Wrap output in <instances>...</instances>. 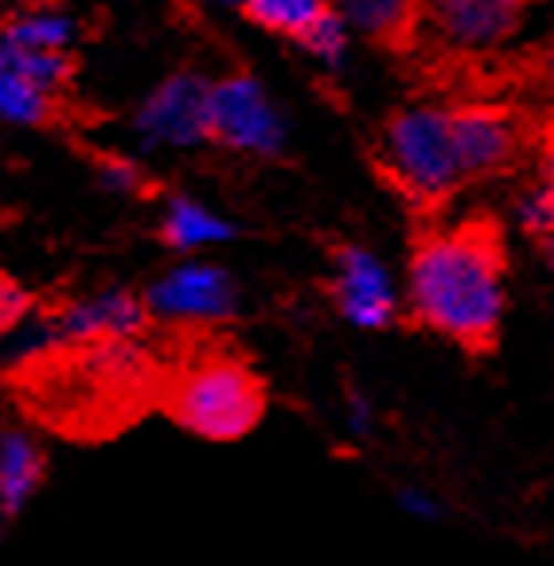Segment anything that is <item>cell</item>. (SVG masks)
Instances as JSON below:
<instances>
[{"label": "cell", "instance_id": "18", "mask_svg": "<svg viewBox=\"0 0 554 566\" xmlns=\"http://www.w3.org/2000/svg\"><path fill=\"white\" fill-rule=\"evenodd\" d=\"M301 48L313 59H321V63H328V67H336L339 59H344V51H348V20L339 17L336 9H328L316 20L313 32L301 40Z\"/></svg>", "mask_w": 554, "mask_h": 566}, {"label": "cell", "instance_id": "8", "mask_svg": "<svg viewBox=\"0 0 554 566\" xmlns=\"http://www.w3.org/2000/svg\"><path fill=\"white\" fill-rule=\"evenodd\" d=\"M149 305L184 321H219L234 308V285L216 266H184L149 293Z\"/></svg>", "mask_w": 554, "mask_h": 566}, {"label": "cell", "instance_id": "17", "mask_svg": "<svg viewBox=\"0 0 554 566\" xmlns=\"http://www.w3.org/2000/svg\"><path fill=\"white\" fill-rule=\"evenodd\" d=\"M219 239H231V227L219 223L216 216H207L199 203L188 200H173V211H168V223H165V242L168 247H203V242H219Z\"/></svg>", "mask_w": 554, "mask_h": 566}, {"label": "cell", "instance_id": "24", "mask_svg": "<svg viewBox=\"0 0 554 566\" xmlns=\"http://www.w3.org/2000/svg\"><path fill=\"white\" fill-rule=\"evenodd\" d=\"M551 262H554V242H551Z\"/></svg>", "mask_w": 554, "mask_h": 566}, {"label": "cell", "instance_id": "10", "mask_svg": "<svg viewBox=\"0 0 554 566\" xmlns=\"http://www.w3.org/2000/svg\"><path fill=\"white\" fill-rule=\"evenodd\" d=\"M332 9L364 40L383 43V48H403L422 24L426 0H332Z\"/></svg>", "mask_w": 554, "mask_h": 566}, {"label": "cell", "instance_id": "4", "mask_svg": "<svg viewBox=\"0 0 554 566\" xmlns=\"http://www.w3.org/2000/svg\"><path fill=\"white\" fill-rule=\"evenodd\" d=\"M207 137L227 145V149L270 157V153H278L285 145V125L258 78L227 75L219 83H211Z\"/></svg>", "mask_w": 554, "mask_h": 566}, {"label": "cell", "instance_id": "1", "mask_svg": "<svg viewBox=\"0 0 554 566\" xmlns=\"http://www.w3.org/2000/svg\"><path fill=\"white\" fill-rule=\"evenodd\" d=\"M504 270L496 219L469 216L446 231H422L410 254L414 317L469 356H489L504 317Z\"/></svg>", "mask_w": 554, "mask_h": 566}, {"label": "cell", "instance_id": "19", "mask_svg": "<svg viewBox=\"0 0 554 566\" xmlns=\"http://www.w3.org/2000/svg\"><path fill=\"white\" fill-rule=\"evenodd\" d=\"M531 75H535L539 91L551 94V98H554V32L546 35L543 43H539L535 59H531Z\"/></svg>", "mask_w": 554, "mask_h": 566}, {"label": "cell", "instance_id": "13", "mask_svg": "<svg viewBox=\"0 0 554 566\" xmlns=\"http://www.w3.org/2000/svg\"><path fill=\"white\" fill-rule=\"evenodd\" d=\"M332 9V0H242V17L258 28L285 40H305L316 28V20Z\"/></svg>", "mask_w": 554, "mask_h": 566}, {"label": "cell", "instance_id": "12", "mask_svg": "<svg viewBox=\"0 0 554 566\" xmlns=\"http://www.w3.org/2000/svg\"><path fill=\"white\" fill-rule=\"evenodd\" d=\"M43 476V453L24 433H4V450H0V500H4V516H17L24 500L40 489Z\"/></svg>", "mask_w": 554, "mask_h": 566}, {"label": "cell", "instance_id": "20", "mask_svg": "<svg viewBox=\"0 0 554 566\" xmlns=\"http://www.w3.org/2000/svg\"><path fill=\"white\" fill-rule=\"evenodd\" d=\"M0 293H4V297H0V301H4V328H17L20 317L32 308V297H28L17 282H9V277H4V290H0Z\"/></svg>", "mask_w": 554, "mask_h": 566}, {"label": "cell", "instance_id": "7", "mask_svg": "<svg viewBox=\"0 0 554 566\" xmlns=\"http://www.w3.org/2000/svg\"><path fill=\"white\" fill-rule=\"evenodd\" d=\"M211 117V83L196 71L168 75L137 109V134L153 145H196L207 137Z\"/></svg>", "mask_w": 554, "mask_h": 566}, {"label": "cell", "instance_id": "2", "mask_svg": "<svg viewBox=\"0 0 554 566\" xmlns=\"http://www.w3.org/2000/svg\"><path fill=\"white\" fill-rule=\"evenodd\" d=\"M160 407L207 442H234L262 418L265 387L239 356L196 352L165 371Z\"/></svg>", "mask_w": 554, "mask_h": 566}, {"label": "cell", "instance_id": "6", "mask_svg": "<svg viewBox=\"0 0 554 566\" xmlns=\"http://www.w3.org/2000/svg\"><path fill=\"white\" fill-rule=\"evenodd\" d=\"M449 117H453L457 153H461L469 180L508 172L527 145L520 114H512L500 102H461V106H449Z\"/></svg>", "mask_w": 554, "mask_h": 566}, {"label": "cell", "instance_id": "16", "mask_svg": "<svg viewBox=\"0 0 554 566\" xmlns=\"http://www.w3.org/2000/svg\"><path fill=\"white\" fill-rule=\"evenodd\" d=\"M0 71H17V75L32 78V83L59 94V86L71 78L75 63H71L66 51H32V48H17V43H4L0 48Z\"/></svg>", "mask_w": 554, "mask_h": 566}, {"label": "cell", "instance_id": "23", "mask_svg": "<svg viewBox=\"0 0 554 566\" xmlns=\"http://www.w3.org/2000/svg\"><path fill=\"white\" fill-rule=\"evenodd\" d=\"M211 4H223V9H242V0H211Z\"/></svg>", "mask_w": 554, "mask_h": 566}, {"label": "cell", "instance_id": "14", "mask_svg": "<svg viewBox=\"0 0 554 566\" xmlns=\"http://www.w3.org/2000/svg\"><path fill=\"white\" fill-rule=\"evenodd\" d=\"M75 40V20L55 9H24L4 20V43L32 51H66Z\"/></svg>", "mask_w": 554, "mask_h": 566}, {"label": "cell", "instance_id": "15", "mask_svg": "<svg viewBox=\"0 0 554 566\" xmlns=\"http://www.w3.org/2000/svg\"><path fill=\"white\" fill-rule=\"evenodd\" d=\"M0 109L17 125H48L55 117V91L17 71H0Z\"/></svg>", "mask_w": 554, "mask_h": 566}, {"label": "cell", "instance_id": "9", "mask_svg": "<svg viewBox=\"0 0 554 566\" xmlns=\"http://www.w3.org/2000/svg\"><path fill=\"white\" fill-rule=\"evenodd\" d=\"M336 301L356 325L383 328L390 321V285L379 262L364 250H339V277H336Z\"/></svg>", "mask_w": 554, "mask_h": 566}, {"label": "cell", "instance_id": "5", "mask_svg": "<svg viewBox=\"0 0 554 566\" xmlns=\"http://www.w3.org/2000/svg\"><path fill=\"white\" fill-rule=\"evenodd\" d=\"M535 0H426L422 24L446 51L484 55L520 32Z\"/></svg>", "mask_w": 554, "mask_h": 566}, {"label": "cell", "instance_id": "3", "mask_svg": "<svg viewBox=\"0 0 554 566\" xmlns=\"http://www.w3.org/2000/svg\"><path fill=\"white\" fill-rule=\"evenodd\" d=\"M383 172L414 196V203H441L469 184L449 106L395 109L383 125Z\"/></svg>", "mask_w": 554, "mask_h": 566}, {"label": "cell", "instance_id": "11", "mask_svg": "<svg viewBox=\"0 0 554 566\" xmlns=\"http://www.w3.org/2000/svg\"><path fill=\"white\" fill-rule=\"evenodd\" d=\"M142 328H145V308L133 297H122V293L91 301V305H79L63 317L66 340H129Z\"/></svg>", "mask_w": 554, "mask_h": 566}, {"label": "cell", "instance_id": "22", "mask_svg": "<svg viewBox=\"0 0 554 566\" xmlns=\"http://www.w3.org/2000/svg\"><path fill=\"white\" fill-rule=\"evenodd\" d=\"M546 200H551V211H554V157H551V184H546Z\"/></svg>", "mask_w": 554, "mask_h": 566}, {"label": "cell", "instance_id": "21", "mask_svg": "<svg viewBox=\"0 0 554 566\" xmlns=\"http://www.w3.org/2000/svg\"><path fill=\"white\" fill-rule=\"evenodd\" d=\"M543 145H546V157H554V122L546 125V134H543Z\"/></svg>", "mask_w": 554, "mask_h": 566}]
</instances>
